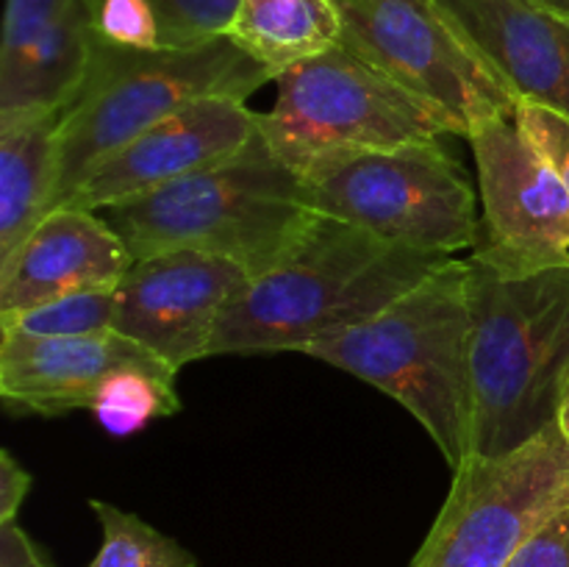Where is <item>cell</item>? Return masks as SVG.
Masks as SVG:
<instances>
[{"instance_id":"obj_15","label":"cell","mask_w":569,"mask_h":567,"mask_svg":"<svg viewBox=\"0 0 569 567\" xmlns=\"http://www.w3.org/2000/svg\"><path fill=\"white\" fill-rule=\"evenodd\" d=\"M122 365L164 361L117 331L106 337L0 331V398L17 415L56 417L89 409L103 378Z\"/></svg>"},{"instance_id":"obj_23","label":"cell","mask_w":569,"mask_h":567,"mask_svg":"<svg viewBox=\"0 0 569 567\" xmlns=\"http://www.w3.org/2000/svg\"><path fill=\"white\" fill-rule=\"evenodd\" d=\"M515 120L548 156L569 192V117L539 109V106H517Z\"/></svg>"},{"instance_id":"obj_13","label":"cell","mask_w":569,"mask_h":567,"mask_svg":"<svg viewBox=\"0 0 569 567\" xmlns=\"http://www.w3.org/2000/svg\"><path fill=\"white\" fill-rule=\"evenodd\" d=\"M520 106L569 117V20L531 0H439Z\"/></svg>"},{"instance_id":"obj_8","label":"cell","mask_w":569,"mask_h":567,"mask_svg":"<svg viewBox=\"0 0 569 567\" xmlns=\"http://www.w3.org/2000/svg\"><path fill=\"white\" fill-rule=\"evenodd\" d=\"M569 506V442L550 426L500 459L470 456L409 567H506L556 511Z\"/></svg>"},{"instance_id":"obj_18","label":"cell","mask_w":569,"mask_h":567,"mask_svg":"<svg viewBox=\"0 0 569 567\" xmlns=\"http://www.w3.org/2000/svg\"><path fill=\"white\" fill-rule=\"evenodd\" d=\"M178 372L167 365H122L103 378L89 411L111 437H131L159 417L181 411Z\"/></svg>"},{"instance_id":"obj_7","label":"cell","mask_w":569,"mask_h":567,"mask_svg":"<svg viewBox=\"0 0 569 567\" xmlns=\"http://www.w3.org/2000/svg\"><path fill=\"white\" fill-rule=\"evenodd\" d=\"M303 181L320 215L395 245L453 256L478 242L476 189L442 139L370 150Z\"/></svg>"},{"instance_id":"obj_10","label":"cell","mask_w":569,"mask_h":567,"mask_svg":"<svg viewBox=\"0 0 569 567\" xmlns=\"http://www.w3.org/2000/svg\"><path fill=\"white\" fill-rule=\"evenodd\" d=\"M483 215L472 256L503 276L569 265V192L515 117H495L467 137Z\"/></svg>"},{"instance_id":"obj_3","label":"cell","mask_w":569,"mask_h":567,"mask_svg":"<svg viewBox=\"0 0 569 567\" xmlns=\"http://www.w3.org/2000/svg\"><path fill=\"white\" fill-rule=\"evenodd\" d=\"M398 400L450 470L470 459V298L467 259L450 256L370 320L303 350Z\"/></svg>"},{"instance_id":"obj_22","label":"cell","mask_w":569,"mask_h":567,"mask_svg":"<svg viewBox=\"0 0 569 567\" xmlns=\"http://www.w3.org/2000/svg\"><path fill=\"white\" fill-rule=\"evenodd\" d=\"M98 37L120 48H161V28L150 0H98Z\"/></svg>"},{"instance_id":"obj_2","label":"cell","mask_w":569,"mask_h":567,"mask_svg":"<svg viewBox=\"0 0 569 567\" xmlns=\"http://www.w3.org/2000/svg\"><path fill=\"white\" fill-rule=\"evenodd\" d=\"M470 456L500 459L559 422L569 387V265L503 276L467 259Z\"/></svg>"},{"instance_id":"obj_28","label":"cell","mask_w":569,"mask_h":567,"mask_svg":"<svg viewBox=\"0 0 569 567\" xmlns=\"http://www.w3.org/2000/svg\"><path fill=\"white\" fill-rule=\"evenodd\" d=\"M559 426H561V431H565V437H567V442H569V387H567V395H565V406H561Z\"/></svg>"},{"instance_id":"obj_6","label":"cell","mask_w":569,"mask_h":567,"mask_svg":"<svg viewBox=\"0 0 569 567\" xmlns=\"http://www.w3.org/2000/svg\"><path fill=\"white\" fill-rule=\"evenodd\" d=\"M272 83L276 106L259 117V131L300 178L370 150L437 142L453 133L439 111L342 42Z\"/></svg>"},{"instance_id":"obj_11","label":"cell","mask_w":569,"mask_h":567,"mask_svg":"<svg viewBox=\"0 0 569 567\" xmlns=\"http://www.w3.org/2000/svg\"><path fill=\"white\" fill-rule=\"evenodd\" d=\"M248 281L233 261L189 248L133 259L117 287L114 331L178 372L211 356L217 326Z\"/></svg>"},{"instance_id":"obj_24","label":"cell","mask_w":569,"mask_h":567,"mask_svg":"<svg viewBox=\"0 0 569 567\" xmlns=\"http://www.w3.org/2000/svg\"><path fill=\"white\" fill-rule=\"evenodd\" d=\"M506 567H569V506L531 534Z\"/></svg>"},{"instance_id":"obj_21","label":"cell","mask_w":569,"mask_h":567,"mask_svg":"<svg viewBox=\"0 0 569 567\" xmlns=\"http://www.w3.org/2000/svg\"><path fill=\"white\" fill-rule=\"evenodd\" d=\"M161 28V48H187L228 37L239 0H150Z\"/></svg>"},{"instance_id":"obj_17","label":"cell","mask_w":569,"mask_h":567,"mask_svg":"<svg viewBox=\"0 0 569 567\" xmlns=\"http://www.w3.org/2000/svg\"><path fill=\"white\" fill-rule=\"evenodd\" d=\"M228 37L272 78L342 42L337 0H239Z\"/></svg>"},{"instance_id":"obj_5","label":"cell","mask_w":569,"mask_h":567,"mask_svg":"<svg viewBox=\"0 0 569 567\" xmlns=\"http://www.w3.org/2000/svg\"><path fill=\"white\" fill-rule=\"evenodd\" d=\"M267 81H276L270 70L231 37L156 50L100 39L87 83L61 117L53 209L70 203L100 161L164 117L203 98L248 100Z\"/></svg>"},{"instance_id":"obj_26","label":"cell","mask_w":569,"mask_h":567,"mask_svg":"<svg viewBox=\"0 0 569 567\" xmlns=\"http://www.w3.org/2000/svg\"><path fill=\"white\" fill-rule=\"evenodd\" d=\"M28 489H31V476L22 470L11 450H3L0 454V523L17 520Z\"/></svg>"},{"instance_id":"obj_19","label":"cell","mask_w":569,"mask_h":567,"mask_svg":"<svg viewBox=\"0 0 569 567\" xmlns=\"http://www.w3.org/2000/svg\"><path fill=\"white\" fill-rule=\"evenodd\" d=\"M100 523V548L87 567H198V556L133 511L89 500Z\"/></svg>"},{"instance_id":"obj_14","label":"cell","mask_w":569,"mask_h":567,"mask_svg":"<svg viewBox=\"0 0 569 567\" xmlns=\"http://www.w3.org/2000/svg\"><path fill=\"white\" fill-rule=\"evenodd\" d=\"M131 265V250L100 211L59 206L0 265V315L89 289H117Z\"/></svg>"},{"instance_id":"obj_4","label":"cell","mask_w":569,"mask_h":567,"mask_svg":"<svg viewBox=\"0 0 569 567\" xmlns=\"http://www.w3.org/2000/svg\"><path fill=\"white\" fill-rule=\"evenodd\" d=\"M100 215L133 259L189 248L233 261L256 278L292 253L320 211L303 178L259 131L231 159Z\"/></svg>"},{"instance_id":"obj_16","label":"cell","mask_w":569,"mask_h":567,"mask_svg":"<svg viewBox=\"0 0 569 567\" xmlns=\"http://www.w3.org/2000/svg\"><path fill=\"white\" fill-rule=\"evenodd\" d=\"M64 111L0 117V265L53 209Z\"/></svg>"},{"instance_id":"obj_25","label":"cell","mask_w":569,"mask_h":567,"mask_svg":"<svg viewBox=\"0 0 569 567\" xmlns=\"http://www.w3.org/2000/svg\"><path fill=\"white\" fill-rule=\"evenodd\" d=\"M0 567H53L20 520L0 523Z\"/></svg>"},{"instance_id":"obj_9","label":"cell","mask_w":569,"mask_h":567,"mask_svg":"<svg viewBox=\"0 0 569 567\" xmlns=\"http://www.w3.org/2000/svg\"><path fill=\"white\" fill-rule=\"evenodd\" d=\"M342 44L470 137L495 117H515L503 87L439 0H337Z\"/></svg>"},{"instance_id":"obj_12","label":"cell","mask_w":569,"mask_h":567,"mask_svg":"<svg viewBox=\"0 0 569 567\" xmlns=\"http://www.w3.org/2000/svg\"><path fill=\"white\" fill-rule=\"evenodd\" d=\"M259 117L239 98L194 100L100 161L67 206L106 211L209 170L259 133Z\"/></svg>"},{"instance_id":"obj_1","label":"cell","mask_w":569,"mask_h":567,"mask_svg":"<svg viewBox=\"0 0 569 567\" xmlns=\"http://www.w3.org/2000/svg\"><path fill=\"white\" fill-rule=\"evenodd\" d=\"M448 259L317 215L292 253L228 304L211 356L303 354L317 339L376 317Z\"/></svg>"},{"instance_id":"obj_27","label":"cell","mask_w":569,"mask_h":567,"mask_svg":"<svg viewBox=\"0 0 569 567\" xmlns=\"http://www.w3.org/2000/svg\"><path fill=\"white\" fill-rule=\"evenodd\" d=\"M531 3L545 6V9L556 11V14L567 17V20H569V0H531Z\"/></svg>"},{"instance_id":"obj_20","label":"cell","mask_w":569,"mask_h":567,"mask_svg":"<svg viewBox=\"0 0 569 567\" xmlns=\"http://www.w3.org/2000/svg\"><path fill=\"white\" fill-rule=\"evenodd\" d=\"M117 322V289L64 295L31 309L0 315V331L33 337H106Z\"/></svg>"}]
</instances>
